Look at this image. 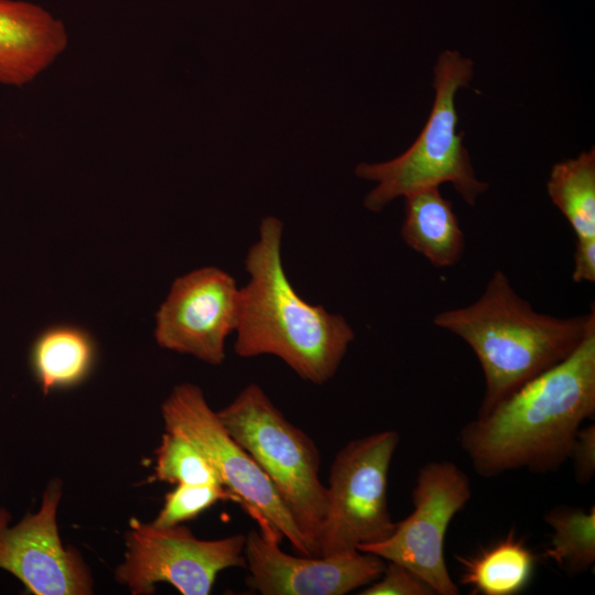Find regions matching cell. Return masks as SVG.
<instances>
[{
  "instance_id": "cell-18",
  "label": "cell",
  "mask_w": 595,
  "mask_h": 595,
  "mask_svg": "<svg viewBox=\"0 0 595 595\" xmlns=\"http://www.w3.org/2000/svg\"><path fill=\"white\" fill-rule=\"evenodd\" d=\"M544 521L552 529L544 556L569 574L588 571L595 562V507L559 506Z\"/></svg>"
},
{
  "instance_id": "cell-13",
  "label": "cell",
  "mask_w": 595,
  "mask_h": 595,
  "mask_svg": "<svg viewBox=\"0 0 595 595\" xmlns=\"http://www.w3.org/2000/svg\"><path fill=\"white\" fill-rule=\"evenodd\" d=\"M62 21L43 8L0 0V83L23 86L46 69L66 48Z\"/></svg>"
},
{
  "instance_id": "cell-12",
  "label": "cell",
  "mask_w": 595,
  "mask_h": 595,
  "mask_svg": "<svg viewBox=\"0 0 595 595\" xmlns=\"http://www.w3.org/2000/svg\"><path fill=\"white\" fill-rule=\"evenodd\" d=\"M61 485L52 482L40 510L9 527L10 515L0 508V567L17 576L36 595H86L91 576L73 548H64L56 523Z\"/></svg>"
},
{
  "instance_id": "cell-23",
  "label": "cell",
  "mask_w": 595,
  "mask_h": 595,
  "mask_svg": "<svg viewBox=\"0 0 595 595\" xmlns=\"http://www.w3.org/2000/svg\"><path fill=\"white\" fill-rule=\"evenodd\" d=\"M572 280L575 283L595 281V238L576 239Z\"/></svg>"
},
{
  "instance_id": "cell-17",
  "label": "cell",
  "mask_w": 595,
  "mask_h": 595,
  "mask_svg": "<svg viewBox=\"0 0 595 595\" xmlns=\"http://www.w3.org/2000/svg\"><path fill=\"white\" fill-rule=\"evenodd\" d=\"M552 203L570 223L576 239L595 238V149L555 163L547 182Z\"/></svg>"
},
{
  "instance_id": "cell-3",
  "label": "cell",
  "mask_w": 595,
  "mask_h": 595,
  "mask_svg": "<svg viewBox=\"0 0 595 595\" xmlns=\"http://www.w3.org/2000/svg\"><path fill=\"white\" fill-rule=\"evenodd\" d=\"M433 324L461 337L476 355L485 379L478 410L484 414L569 357L595 332V310L564 318L539 313L497 270L474 303L436 314Z\"/></svg>"
},
{
  "instance_id": "cell-14",
  "label": "cell",
  "mask_w": 595,
  "mask_h": 595,
  "mask_svg": "<svg viewBox=\"0 0 595 595\" xmlns=\"http://www.w3.org/2000/svg\"><path fill=\"white\" fill-rule=\"evenodd\" d=\"M401 236L408 247L439 268L454 266L464 251L463 230L452 203L439 187L404 196Z\"/></svg>"
},
{
  "instance_id": "cell-8",
  "label": "cell",
  "mask_w": 595,
  "mask_h": 595,
  "mask_svg": "<svg viewBox=\"0 0 595 595\" xmlns=\"http://www.w3.org/2000/svg\"><path fill=\"white\" fill-rule=\"evenodd\" d=\"M470 496L469 478L456 464L430 462L419 470L411 513L397 522L389 538L358 550L405 566L434 594L457 595L445 562L444 540L452 519Z\"/></svg>"
},
{
  "instance_id": "cell-21",
  "label": "cell",
  "mask_w": 595,
  "mask_h": 595,
  "mask_svg": "<svg viewBox=\"0 0 595 595\" xmlns=\"http://www.w3.org/2000/svg\"><path fill=\"white\" fill-rule=\"evenodd\" d=\"M360 595H433V589L405 566L386 561L382 574L363 587Z\"/></svg>"
},
{
  "instance_id": "cell-2",
  "label": "cell",
  "mask_w": 595,
  "mask_h": 595,
  "mask_svg": "<svg viewBox=\"0 0 595 595\" xmlns=\"http://www.w3.org/2000/svg\"><path fill=\"white\" fill-rule=\"evenodd\" d=\"M283 224L264 217L249 248L234 351L242 358L273 355L299 377L323 385L336 374L355 333L344 316L303 300L282 261Z\"/></svg>"
},
{
  "instance_id": "cell-22",
  "label": "cell",
  "mask_w": 595,
  "mask_h": 595,
  "mask_svg": "<svg viewBox=\"0 0 595 595\" xmlns=\"http://www.w3.org/2000/svg\"><path fill=\"white\" fill-rule=\"evenodd\" d=\"M569 459L573 463L578 484H587L595 474V425L588 424L577 431Z\"/></svg>"
},
{
  "instance_id": "cell-19",
  "label": "cell",
  "mask_w": 595,
  "mask_h": 595,
  "mask_svg": "<svg viewBox=\"0 0 595 595\" xmlns=\"http://www.w3.org/2000/svg\"><path fill=\"white\" fill-rule=\"evenodd\" d=\"M155 478L176 485L223 486L206 456L184 436L167 431L156 450Z\"/></svg>"
},
{
  "instance_id": "cell-11",
  "label": "cell",
  "mask_w": 595,
  "mask_h": 595,
  "mask_svg": "<svg viewBox=\"0 0 595 595\" xmlns=\"http://www.w3.org/2000/svg\"><path fill=\"white\" fill-rule=\"evenodd\" d=\"M280 541L260 530L246 536L248 583L262 595H344L376 581L386 566L383 559L360 550L292 555Z\"/></svg>"
},
{
  "instance_id": "cell-9",
  "label": "cell",
  "mask_w": 595,
  "mask_h": 595,
  "mask_svg": "<svg viewBox=\"0 0 595 595\" xmlns=\"http://www.w3.org/2000/svg\"><path fill=\"white\" fill-rule=\"evenodd\" d=\"M129 526L116 580L132 594H151L165 582L183 595H207L220 571L245 566V534L201 540L181 524L155 527L131 519Z\"/></svg>"
},
{
  "instance_id": "cell-20",
  "label": "cell",
  "mask_w": 595,
  "mask_h": 595,
  "mask_svg": "<svg viewBox=\"0 0 595 595\" xmlns=\"http://www.w3.org/2000/svg\"><path fill=\"white\" fill-rule=\"evenodd\" d=\"M231 500V495L219 485L178 484L167 493L164 505L152 522L155 527H172L194 519L214 504Z\"/></svg>"
},
{
  "instance_id": "cell-15",
  "label": "cell",
  "mask_w": 595,
  "mask_h": 595,
  "mask_svg": "<svg viewBox=\"0 0 595 595\" xmlns=\"http://www.w3.org/2000/svg\"><path fill=\"white\" fill-rule=\"evenodd\" d=\"M457 560L463 567L461 583L468 586L472 594L515 595L529 585L537 556L511 529L475 554Z\"/></svg>"
},
{
  "instance_id": "cell-6",
  "label": "cell",
  "mask_w": 595,
  "mask_h": 595,
  "mask_svg": "<svg viewBox=\"0 0 595 595\" xmlns=\"http://www.w3.org/2000/svg\"><path fill=\"white\" fill-rule=\"evenodd\" d=\"M162 416L165 431L184 436L206 456L232 501L242 507L261 532L285 538L299 554L313 555L271 480L229 435L199 387L176 386L162 404Z\"/></svg>"
},
{
  "instance_id": "cell-5",
  "label": "cell",
  "mask_w": 595,
  "mask_h": 595,
  "mask_svg": "<svg viewBox=\"0 0 595 595\" xmlns=\"http://www.w3.org/2000/svg\"><path fill=\"white\" fill-rule=\"evenodd\" d=\"M217 415L257 462L302 531L313 555L326 511L314 441L291 423L257 383L246 386Z\"/></svg>"
},
{
  "instance_id": "cell-10",
  "label": "cell",
  "mask_w": 595,
  "mask_h": 595,
  "mask_svg": "<svg viewBox=\"0 0 595 595\" xmlns=\"http://www.w3.org/2000/svg\"><path fill=\"white\" fill-rule=\"evenodd\" d=\"M240 311L241 288L234 277L216 267L199 268L173 282L156 312L154 337L162 348L220 365Z\"/></svg>"
},
{
  "instance_id": "cell-4",
  "label": "cell",
  "mask_w": 595,
  "mask_h": 595,
  "mask_svg": "<svg viewBox=\"0 0 595 595\" xmlns=\"http://www.w3.org/2000/svg\"><path fill=\"white\" fill-rule=\"evenodd\" d=\"M435 97L425 126L400 155L379 163H359L355 174L376 186L365 196L368 210L380 212L397 197L451 183L462 198L474 206L488 190L472 166L457 132L455 95L473 78V62L457 51H444L433 68Z\"/></svg>"
},
{
  "instance_id": "cell-7",
  "label": "cell",
  "mask_w": 595,
  "mask_h": 595,
  "mask_svg": "<svg viewBox=\"0 0 595 595\" xmlns=\"http://www.w3.org/2000/svg\"><path fill=\"white\" fill-rule=\"evenodd\" d=\"M399 433L386 430L349 441L336 454L326 486L317 555L358 550L389 538L388 477Z\"/></svg>"
},
{
  "instance_id": "cell-16",
  "label": "cell",
  "mask_w": 595,
  "mask_h": 595,
  "mask_svg": "<svg viewBox=\"0 0 595 595\" xmlns=\"http://www.w3.org/2000/svg\"><path fill=\"white\" fill-rule=\"evenodd\" d=\"M32 366L43 391L73 386L89 372L95 359L91 336L74 325L42 332L32 347Z\"/></svg>"
},
{
  "instance_id": "cell-1",
  "label": "cell",
  "mask_w": 595,
  "mask_h": 595,
  "mask_svg": "<svg viewBox=\"0 0 595 595\" xmlns=\"http://www.w3.org/2000/svg\"><path fill=\"white\" fill-rule=\"evenodd\" d=\"M595 414V332L565 359L466 423L459 444L482 477L549 473L567 459L577 431Z\"/></svg>"
}]
</instances>
